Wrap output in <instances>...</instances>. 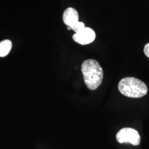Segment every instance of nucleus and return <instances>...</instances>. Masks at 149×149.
I'll return each instance as SVG.
<instances>
[{"label":"nucleus","instance_id":"nucleus-1","mask_svg":"<svg viewBox=\"0 0 149 149\" xmlns=\"http://www.w3.org/2000/svg\"><path fill=\"white\" fill-rule=\"evenodd\" d=\"M86 85L91 90H95L101 84L103 71L98 61L93 59L85 60L81 66Z\"/></svg>","mask_w":149,"mask_h":149},{"label":"nucleus","instance_id":"nucleus-2","mask_svg":"<svg viewBox=\"0 0 149 149\" xmlns=\"http://www.w3.org/2000/svg\"><path fill=\"white\" fill-rule=\"evenodd\" d=\"M118 90L122 95L130 98H140L148 93V87L145 84L132 77L120 80L118 84Z\"/></svg>","mask_w":149,"mask_h":149},{"label":"nucleus","instance_id":"nucleus-3","mask_svg":"<svg viewBox=\"0 0 149 149\" xmlns=\"http://www.w3.org/2000/svg\"><path fill=\"white\" fill-rule=\"evenodd\" d=\"M63 19L64 23L67 26L71 27L75 33L85 28L83 22L79 21V13L74 8L69 7L64 11Z\"/></svg>","mask_w":149,"mask_h":149},{"label":"nucleus","instance_id":"nucleus-4","mask_svg":"<svg viewBox=\"0 0 149 149\" xmlns=\"http://www.w3.org/2000/svg\"><path fill=\"white\" fill-rule=\"evenodd\" d=\"M116 139L119 143H130L135 146L139 145L141 139L138 132L130 128L120 129L117 134Z\"/></svg>","mask_w":149,"mask_h":149},{"label":"nucleus","instance_id":"nucleus-5","mask_svg":"<svg viewBox=\"0 0 149 149\" xmlns=\"http://www.w3.org/2000/svg\"><path fill=\"white\" fill-rule=\"evenodd\" d=\"M95 38V32L89 27L84 28L81 31L76 33L72 36V39L75 42L83 45L92 43Z\"/></svg>","mask_w":149,"mask_h":149},{"label":"nucleus","instance_id":"nucleus-6","mask_svg":"<svg viewBox=\"0 0 149 149\" xmlns=\"http://www.w3.org/2000/svg\"><path fill=\"white\" fill-rule=\"evenodd\" d=\"M12 43L10 40H5L0 42V57H5L11 51Z\"/></svg>","mask_w":149,"mask_h":149},{"label":"nucleus","instance_id":"nucleus-7","mask_svg":"<svg viewBox=\"0 0 149 149\" xmlns=\"http://www.w3.org/2000/svg\"><path fill=\"white\" fill-rule=\"evenodd\" d=\"M144 52L145 55L149 58V43L146 44L144 48Z\"/></svg>","mask_w":149,"mask_h":149},{"label":"nucleus","instance_id":"nucleus-8","mask_svg":"<svg viewBox=\"0 0 149 149\" xmlns=\"http://www.w3.org/2000/svg\"><path fill=\"white\" fill-rule=\"evenodd\" d=\"M67 27H68V30H71V27H69V26H67Z\"/></svg>","mask_w":149,"mask_h":149}]
</instances>
